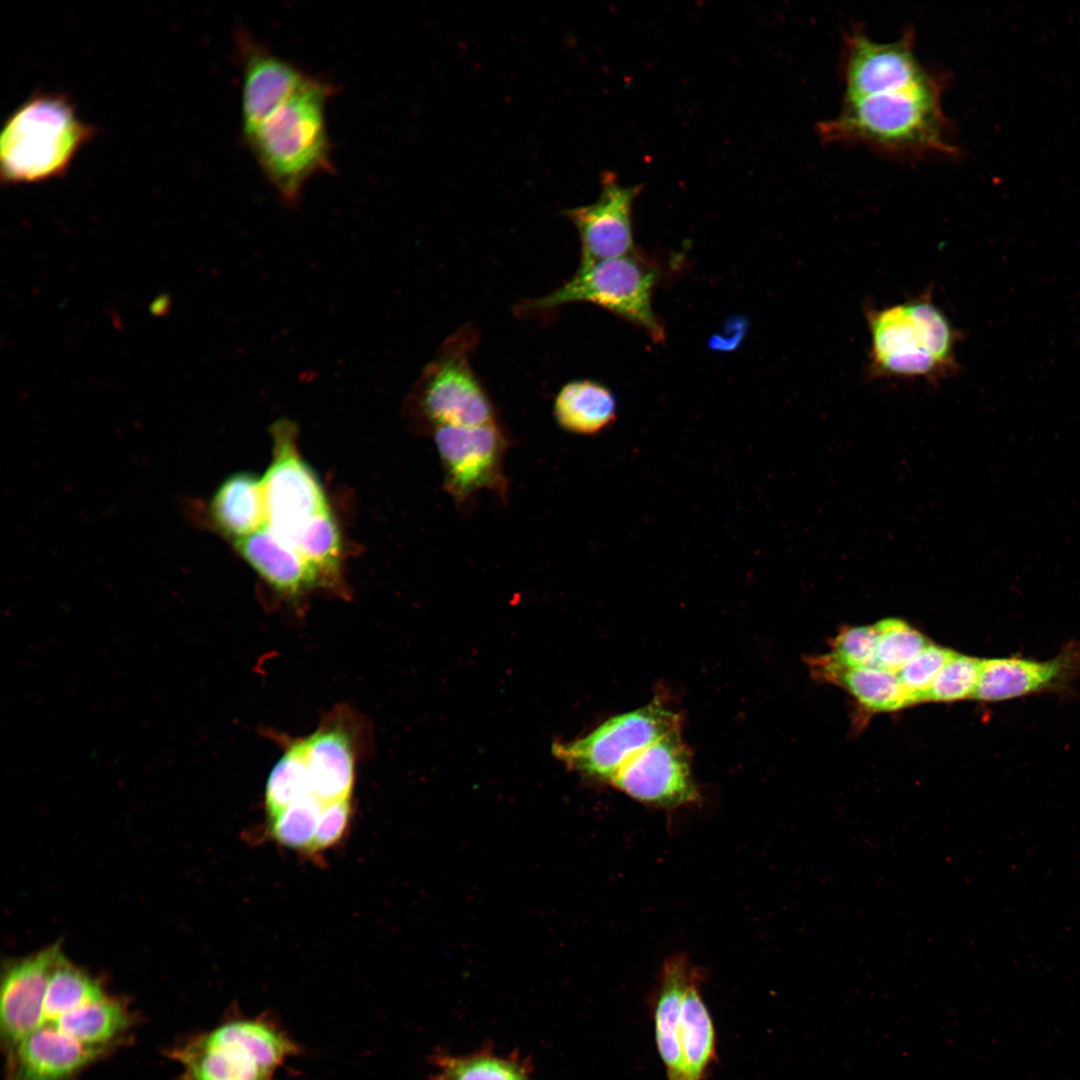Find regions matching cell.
Wrapping results in <instances>:
<instances>
[{"label": "cell", "instance_id": "cell-28", "mask_svg": "<svg viewBox=\"0 0 1080 1080\" xmlns=\"http://www.w3.org/2000/svg\"><path fill=\"white\" fill-rule=\"evenodd\" d=\"M434 1080H530L527 1065L484 1050L470 1055L438 1054Z\"/></svg>", "mask_w": 1080, "mask_h": 1080}, {"label": "cell", "instance_id": "cell-9", "mask_svg": "<svg viewBox=\"0 0 1080 1080\" xmlns=\"http://www.w3.org/2000/svg\"><path fill=\"white\" fill-rule=\"evenodd\" d=\"M273 459L262 480L267 527L291 544L316 514L328 508L318 477L299 455L295 428L288 421L272 427Z\"/></svg>", "mask_w": 1080, "mask_h": 1080}, {"label": "cell", "instance_id": "cell-1", "mask_svg": "<svg viewBox=\"0 0 1080 1080\" xmlns=\"http://www.w3.org/2000/svg\"><path fill=\"white\" fill-rule=\"evenodd\" d=\"M943 79L914 88L843 99L840 112L818 124L826 143L863 144L889 154L953 157L952 140L942 109Z\"/></svg>", "mask_w": 1080, "mask_h": 1080}, {"label": "cell", "instance_id": "cell-23", "mask_svg": "<svg viewBox=\"0 0 1080 1080\" xmlns=\"http://www.w3.org/2000/svg\"><path fill=\"white\" fill-rule=\"evenodd\" d=\"M811 665L819 676L846 688L872 711L890 712L910 705L897 674L874 666L842 668L824 657L815 658Z\"/></svg>", "mask_w": 1080, "mask_h": 1080}, {"label": "cell", "instance_id": "cell-33", "mask_svg": "<svg viewBox=\"0 0 1080 1080\" xmlns=\"http://www.w3.org/2000/svg\"><path fill=\"white\" fill-rule=\"evenodd\" d=\"M981 660L955 653L937 674L927 701L973 698L979 681Z\"/></svg>", "mask_w": 1080, "mask_h": 1080}, {"label": "cell", "instance_id": "cell-34", "mask_svg": "<svg viewBox=\"0 0 1080 1080\" xmlns=\"http://www.w3.org/2000/svg\"><path fill=\"white\" fill-rule=\"evenodd\" d=\"M955 653L930 644L897 673L910 705L927 701L937 674Z\"/></svg>", "mask_w": 1080, "mask_h": 1080}, {"label": "cell", "instance_id": "cell-29", "mask_svg": "<svg viewBox=\"0 0 1080 1080\" xmlns=\"http://www.w3.org/2000/svg\"><path fill=\"white\" fill-rule=\"evenodd\" d=\"M311 794L302 742L296 741L289 746L269 774L265 788V807L269 818Z\"/></svg>", "mask_w": 1080, "mask_h": 1080}, {"label": "cell", "instance_id": "cell-8", "mask_svg": "<svg viewBox=\"0 0 1080 1080\" xmlns=\"http://www.w3.org/2000/svg\"><path fill=\"white\" fill-rule=\"evenodd\" d=\"M431 435L443 470V487L458 506L468 505L482 491L505 500L504 457L510 442L499 422L439 427Z\"/></svg>", "mask_w": 1080, "mask_h": 1080}, {"label": "cell", "instance_id": "cell-31", "mask_svg": "<svg viewBox=\"0 0 1080 1080\" xmlns=\"http://www.w3.org/2000/svg\"><path fill=\"white\" fill-rule=\"evenodd\" d=\"M323 805L312 794L292 803L269 818L271 837L282 846L309 853Z\"/></svg>", "mask_w": 1080, "mask_h": 1080}, {"label": "cell", "instance_id": "cell-36", "mask_svg": "<svg viewBox=\"0 0 1080 1080\" xmlns=\"http://www.w3.org/2000/svg\"><path fill=\"white\" fill-rule=\"evenodd\" d=\"M351 810V798L324 803L309 854L327 850L342 839L349 825Z\"/></svg>", "mask_w": 1080, "mask_h": 1080}, {"label": "cell", "instance_id": "cell-13", "mask_svg": "<svg viewBox=\"0 0 1080 1080\" xmlns=\"http://www.w3.org/2000/svg\"><path fill=\"white\" fill-rule=\"evenodd\" d=\"M865 312L872 376L936 381L951 375L927 348L905 302Z\"/></svg>", "mask_w": 1080, "mask_h": 1080}, {"label": "cell", "instance_id": "cell-26", "mask_svg": "<svg viewBox=\"0 0 1080 1080\" xmlns=\"http://www.w3.org/2000/svg\"><path fill=\"white\" fill-rule=\"evenodd\" d=\"M341 537L329 507L313 516L291 546L314 574L318 585H335L339 578Z\"/></svg>", "mask_w": 1080, "mask_h": 1080}, {"label": "cell", "instance_id": "cell-2", "mask_svg": "<svg viewBox=\"0 0 1080 1080\" xmlns=\"http://www.w3.org/2000/svg\"><path fill=\"white\" fill-rule=\"evenodd\" d=\"M333 93L331 84L313 77L244 137L263 174L288 207L298 204L313 176L334 169L325 117L326 103Z\"/></svg>", "mask_w": 1080, "mask_h": 1080}, {"label": "cell", "instance_id": "cell-25", "mask_svg": "<svg viewBox=\"0 0 1080 1080\" xmlns=\"http://www.w3.org/2000/svg\"><path fill=\"white\" fill-rule=\"evenodd\" d=\"M699 985L700 979L690 985L679 1020L681 1051L688 1080H703L716 1057L715 1030Z\"/></svg>", "mask_w": 1080, "mask_h": 1080}, {"label": "cell", "instance_id": "cell-15", "mask_svg": "<svg viewBox=\"0 0 1080 1080\" xmlns=\"http://www.w3.org/2000/svg\"><path fill=\"white\" fill-rule=\"evenodd\" d=\"M62 954L54 944L37 953L8 962L1 977L0 1034L6 1056L41 1024L47 983Z\"/></svg>", "mask_w": 1080, "mask_h": 1080}, {"label": "cell", "instance_id": "cell-14", "mask_svg": "<svg viewBox=\"0 0 1080 1080\" xmlns=\"http://www.w3.org/2000/svg\"><path fill=\"white\" fill-rule=\"evenodd\" d=\"M241 118L244 137L306 86L313 76L240 32Z\"/></svg>", "mask_w": 1080, "mask_h": 1080}, {"label": "cell", "instance_id": "cell-18", "mask_svg": "<svg viewBox=\"0 0 1080 1080\" xmlns=\"http://www.w3.org/2000/svg\"><path fill=\"white\" fill-rule=\"evenodd\" d=\"M699 972L682 956L665 961L654 997L653 1015L656 1043L665 1064L668 1080H688L679 1036V1020L690 985Z\"/></svg>", "mask_w": 1080, "mask_h": 1080}, {"label": "cell", "instance_id": "cell-27", "mask_svg": "<svg viewBox=\"0 0 1080 1080\" xmlns=\"http://www.w3.org/2000/svg\"><path fill=\"white\" fill-rule=\"evenodd\" d=\"M105 996L106 993L94 978L72 965L61 954L50 972L41 1024Z\"/></svg>", "mask_w": 1080, "mask_h": 1080}, {"label": "cell", "instance_id": "cell-5", "mask_svg": "<svg viewBox=\"0 0 1080 1080\" xmlns=\"http://www.w3.org/2000/svg\"><path fill=\"white\" fill-rule=\"evenodd\" d=\"M478 329L467 323L446 338L414 385L408 409L431 434L445 426L473 427L499 422L493 403L475 374L471 358Z\"/></svg>", "mask_w": 1080, "mask_h": 1080}, {"label": "cell", "instance_id": "cell-21", "mask_svg": "<svg viewBox=\"0 0 1080 1080\" xmlns=\"http://www.w3.org/2000/svg\"><path fill=\"white\" fill-rule=\"evenodd\" d=\"M208 516L233 542L262 529L267 525L262 480L249 472L230 475L213 494Z\"/></svg>", "mask_w": 1080, "mask_h": 1080}, {"label": "cell", "instance_id": "cell-24", "mask_svg": "<svg viewBox=\"0 0 1080 1080\" xmlns=\"http://www.w3.org/2000/svg\"><path fill=\"white\" fill-rule=\"evenodd\" d=\"M42 1024L87 1046L108 1050L127 1032L131 1016L119 1000L106 995Z\"/></svg>", "mask_w": 1080, "mask_h": 1080}, {"label": "cell", "instance_id": "cell-35", "mask_svg": "<svg viewBox=\"0 0 1080 1080\" xmlns=\"http://www.w3.org/2000/svg\"><path fill=\"white\" fill-rule=\"evenodd\" d=\"M877 640L875 625L849 627L834 638L831 653L824 657L842 668L875 667Z\"/></svg>", "mask_w": 1080, "mask_h": 1080}, {"label": "cell", "instance_id": "cell-22", "mask_svg": "<svg viewBox=\"0 0 1080 1080\" xmlns=\"http://www.w3.org/2000/svg\"><path fill=\"white\" fill-rule=\"evenodd\" d=\"M553 414L563 430L593 435L615 420L616 399L606 386L596 381L574 380L557 393Z\"/></svg>", "mask_w": 1080, "mask_h": 1080}, {"label": "cell", "instance_id": "cell-4", "mask_svg": "<svg viewBox=\"0 0 1080 1080\" xmlns=\"http://www.w3.org/2000/svg\"><path fill=\"white\" fill-rule=\"evenodd\" d=\"M301 1047L272 1016H234L175 1048L185 1080H274Z\"/></svg>", "mask_w": 1080, "mask_h": 1080}, {"label": "cell", "instance_id": "cell-37", "mask_svg": "<svg viewBox=\"0 0 1080 1080\" xmlns=\"http://www.w3.org/2000/svg\"><path fill=\"white\" fill-rule=\"evenodd\" d=\"M169 300L166 295L157 297L150 305V311L154 315H162L167 310Z\"/></svg>", "mask_w": 1080, "mask_h": 1080}, {"label": "cell", "instance_id": "cell-10", "mask_svg": "<svg viewBox=\"0 0 1080 1080\" xmlns=\"http://www.w3.org/2000/svg\"><path fill=\"white\" fill-rule=\"evenodd\" d=\"M914 40L912 30L887 43L872 40L861 29L850 30L841 59L843 99L910 89L936 79L938 75L919 61Z\"/></svg>", "mask_w": 1080, "mask_h": 1080}, {"label": "cell", "instance_id": "cell-16", "mask_svg": "<svg viewBox=\"0 0 1080 1080\" xmlns=\"http://www.w3.org/2000/svg\"><path fill=\"white\" fill-rule=\"evenodd\" d=\"M1080 671V648L1069 647L1047 661L1021 658L982 659L974 694L1000 701L1062 687Z\"/></svg>", "mask_w": 1080, "mask_h": 1080}, {"label": "cell", "instance_id": "cell-7", "mask_svg": "<svg viewBox=\"0 0 1080 1080\" xmlns=\"http://www.w3.org/2000/svg\"><path fill=\"white\" fill-rule=\"evenodd\" d=\"M680 729L679 713L655 698L642 707L607 719L582 738L554 744L553 753L568 767L611 783L639 751Z\"/></svg>", "mask_w": 1080, "mask_h": 1080}, {"label": "cell", "instance_id": "cell-6", "mask_svg": "<svg viewBox=\"0 0 1080 1080\" xmlns=\"http://www.w3.org/2000/svg\"><path fill=\"white\" fill-rule=\"evenodd\" d=\"M659 277L658 267L634 250L578 268L560 287L545 296L522 300L515 311L519 316H531L571 303H592L640 327L653 341L662 342L665 329L652 307Z\"/></svg>", "mask_w": 1080, "mask_h": 1080}, {"label": "cell", "instance_id": "cell-20", "mask_svg": "<svg viewBox=\"0 0 1080 1080\" xmlns=\"http://www.w3.org/2000/svg\"><path fill=\"white\" fill-rule=\"evenodd\" d=\"M301 742L312 794L324 803L351 798L354 758L347 734L321 728Z\"/></svg>", "mask_w": 1080, "mask_h": 1080}, {"label": "cell", "instance_id": "cell-11", "mask_svg": "<svg viewBox=\"0 0 1080 1080\" xmlns=\"http://www.w3.org/2000/svg\"><path fill=\"white\" fill-rule=\"evenodd\" d=\"M611 784L641 803L662 808L687 805L698 798L690 754L680 730L639 751Z\"/></svg>", "mask_w": 1080, "mask_h": 1080}, {"label": "cell", "instance_id": "cell-17", "mask_svg": "<svg viewBox=\"0 0 1080 1080\" xmlns=\"http://www.w3.org/2000/svg\"><path fill=\"white\" fill-rule=\"evenodd\" d=\"M106 1051L42 1024L6 1056V1080H69Z\"/></svg>", "mask_w": 1080, "mask_h": 1080}, {"label": "cell", "instance_id": "cell-30", "mask_svg": "<svg viewBox=\"0 0 1080 1080\" xmlns=\"http://www.w3.org/2000/svg\"><path fill=\"white\" fill-rule=\"evenodd\" d=\"M905 303L929 351L953 374L959 369L956 359L957 330L933 302L929 291Z\"/></svg>", "mask_w": 1080, "mask_h": 1080}, {"label": "cell", "instance_id": "cell-12", "mask_svg": "<svg viewBox=\"0 0 1080 1080\" xmlns=\"http://www.w3.org/2000/svg\"><path fill=\"white\" fill-rule=\"evenodd\" d=\"M600 182L601 192L593 203L562 211L579 235V268L622 257L636 250L632 212L642 186H624L610 171L601 175Z\"/></svg>", "mask_w": 1080, "mask_h": 1080}, {"label": "cell", "instance_id": "cell-19", "mask_svg": "<svg viewBox=\"0 0 1080 1080\" xmlns=\"http://www.w3.org/2000/svg\"><path fill=\"white\" fill-rule=\"evenodd\" d=\"M233 543L258 575L285 595L298 596L318 585L314 574L294 547L267 526Z\"/></svg>", "mask_w": 1080, "mask_h": 1080}, {"label": "cell", "instance_id": "cell-3", "mask_svg": "<svg viewBox=\"0 0 1080 1080\" xmlns=\"http://www.w3.org/2000/svg\"><path fill=\"white\" fill-rule=\"evenodd\" d=\"M95 135L63 95L37 94L6 120L0 138L4 184H31L62 177L80 148Z\"/></svg>", "mask_w": 1080, "mask_h": 1080}, {"label": "cell", "instance_id": "cell-32", "mask_svg": "<svg viewBox=\"0 0 1080 1080\" xmlns=\"http://www.w3.org/2000/svg\"><path fill=\"white\" fill-rule=\"evenodd\" d=\"M878 631L875 667L897 674L931 643L919 631L899 619L875 624Z\"/></svg>", "mask_w": 1080, "mask_h": 1080}]
</instances>
